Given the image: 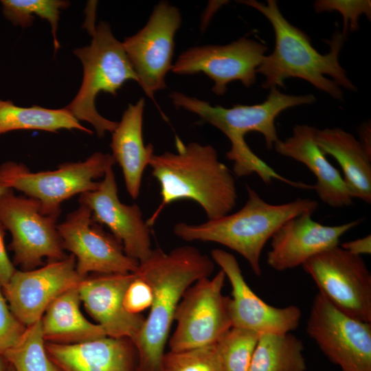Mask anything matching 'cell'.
<instances>
[{"mask_svg": "<svg viewBox=\"0 0 371 371\" xmlns=\"http://www.w3.org/2000/svg\"><path fill=\"white\" fill-rule=\"evenodd\" d=\"M214 262L190 245L166 253L153 249L134 273L145 280L153 292L150 312L132 341L137 352L135 371H163L165 347L177 307L187 289L203 278L210 277Z\"/></svg>", "mask_w": 371, "mask_h": 371, "instance_id": "6da1fadb", "label": "cell"}, {"mask_svg": "<svg viewBox=\"0 0 371 371\" xmlns=\"http://www.w3.org/2000/svg\"><path fill=\"white\" fill-rule=\"evenodd\" d=\"M176 147V153L154 154L149 163L161 199L148 225H153L168 205L181 199L199 203L208 220L231 213L238 199L236 181L216 150L197 142L185 144L178 137Z\"/></svg>", "mask_w": 371, "mask_h": 371, "instance_id": "7a4b0ae2", "label": "cell"}, {"mask_svg": "<svg viewBox=\"0 0 371 371\" xmlns=\"http://www.w3.org/2000/svg\"><path fill=\"white\" fill-rule=\"evenodd\" d=\"M238 2L259 11L273 29L274 49L264 56L257 69V73L265 76L262 88L284 87V80L298 78L337 100L343 98L339 86L350 91L356 89L339 61L346 38L341 32L336 30L331 39L326 41L330 50L322 54L311 45L307 34L284 17L276 1L267 0L266 4L255 0Z\"/></svg>", "mask_w": 371, "mask_h": 371, "instance_id": "3957f363", "label": "cell"}, {"mask_svg": "<svg viewBox=\"0 0 371 371\" xmlns=\"http://www.w3.org/2000/svg\"><path fill=\"white\" fill-rule=\"evenodd\" d=\"M247 199L238 211L200 224L180 222L174 234L183 240L213 242L237 252L260 276V256L266 243L287 221L306 212L314 213L315 200L297 198L281 204L267 203L247 186Z\"/></svg>", "mask_w": 371, "mask_h": 371, "instance_id": "277c9868", "label": "cell"}, {"mask_svg": "<svg viewBox=\"0 0 371 371\" xmlns=\"http://www.w3.org/2000/svg\"><path fill=\"white\" fill-rule=\"evenodd\" d=\"M74 54L83 67L81 86L65 108L79 122L91 124L98 137L112 133L117 122L102 116L96 109L95 100L101 92L116 95L125 82H137V76L128 60L122 42L113 34L104 21L94 27L89 45L77 48Z\"/></svg>", "mask_w": 371, "mask_h": 371, "instance_id": "5b68a950", "label": "cell"}, {"mask_svg": "<svg viewBox=\"0 0 371 371\" xmlns=\"http://www.w3.org/2000/svg\"><path fill=\"white\" fill-rule=\"evenodd\" d=\"M115 164L112 155L101 152L82 161L63 163L49 171L34 172L21 163L8 161L0 165V177L8 188L38 201L45 214L58 218L63 201L97 190L100 181L95 180L103 177Z\"/></svg>", "mask_w": 371, "mask_h": 371, "instance_id": "8992f818", "label": "cell"}, {"mask_svg": "<svg viewBox=\"0 0 371 371\" xmlns=\"http://www.w3.org/2000/svg\"><path fill=\"white\" fill-rule=\"evenodd\" d=\"M170 98L177 108L197 115L221 131L230 143L243 140L247 133L255 131L262 135L269 150L279 139L275 125L278 115L287 109L312 104L316 100L313 94L288 95L277 88L271 89L267 99L260 104H237L230 108L212 106L207 101L176 91L170 93Z\"/></svg>", "mask_w": 371, "mask_h": 371, "instance_id": "52a82bcc", "label": "cell"}, {"mask_svg": "<svg viewBox=\"0 0 371 371\" xmlns=\"http://www.w3.org/2000/svg\"><path fill=\"white\" fill-rule=\"evenodd\" d=\"M226 276L220 270L213 278H203L190 286L175 311L177 322L168 345L183 351L217 344L232 327L229 297L223 294Z\"/></svg>", "mask_w": 371, "mask_h": 371, "instance_id": "ba28073f", "label": "cell"}, {"mask_svg": "<svg viewBox=\"0 0 371 371\" xmlns=\"http://www.w3.org/2000/svg\"><path fill=\"white\" fill-rule=\"evenodd\" d=\"M57 218L45 214L38 201L16 196L10 190L0 196V222L10 231L14 262L24 271L67 257L57 229Z\"/></svg>", "mask_w": 371, "mask_h": 371, "instance_id": "9c48e42d", "label": "cell"}, {"mask_svg": "<svg viewBox=\"0 0 371 371\" xmlns=\"http://www.w3.org/2000/svg\"><path fill=\"white\" fill-rule=\"evenodd\" d=\"M319 293L344 313L371 323V274L361 256L339 245L326 250L302 265Z\"/></svg>", "mask_w": 371, "mask_h": 371, "instance_id": "30bf717a", "label": "cell"}, {"mask_svg": "<svg viewBox=\"0 0 371 371\" xmlns=\"http://www.w3.org/2000/svg\"><path fill=\"white\" fill-rule=\"evenodd\" d=\"M306 330L342 371H371V323L344 313L318 293L312 302Z\"/></svg>", "mask_w": 371, "mask_h": 371, "instance_id": "8fae6325", "label": "cell"}, {"mask_svg": "<svg viewBox=\"0 0 371 371\" xmlns=\"http://www.w3.org/2000/svg\"><path fill=\"white\" fill-rule=\"evenodd\" d=\"M181 24L179 9L160 1L146 24L122 42L137 83L150 98L166 87V76L172 67L175 36Z\"/></svg>", "mask_w": 371, "mask_h": 371, "instance_id": "7c38bea8", "label": "cell"}, {"mask_svg": "<svg viewBox=\"0 0 371 371\" xmlns=\"http://www.w3.org/2000/svg\"><path fill=\"white\" fill-rule=\"evenodd\" d=\"M57 229L63 248L76 258V271L82 278L90 272L134 273L138 268L139 262L128 256L122 244L93 221L91 210L85 204L80 203L65 221L57 224Z\"/></svg>", "mask_w": 371, "mask_h": 371, "instance_id": "4fadbf2b", "label": "cell"}, {"mask_svg": "<svg viewBox=\"0 0 371 371\" xmlns=\"http://www.w3.org/2000/svg\"><path fill=\"white\" fill-rule=\"evenodd\" d=\"M267 51L265 45L246 37L225 45L192 47L179 56L171 70L178 75L203 73L214 83L212 91L222 96L231 82L247 87L255 83Z\"/></svg>", "mask_w": 371, "mask_h": 371, "instance_id": "5bb4252c", "label": "cell"}, {"mask_svg": "<svg viewBox=\"0 0 371 371\" xmlns=\"http://www.w3.org/2000/svg\"><path fill=\"white\" fill-rule=\"evenodd\" d=\"M76 258L70 254L45 266L15 271L2 291L14 315L26 327L40 320L51 302L65 291L77 287L85 278L77 273Z\"/></svg>", "mask_w": 371, "mask_h": 371, "instance_id": "9a60e30c", "label": "cell"}, {"mask_svg": "<svg viewBox=\"0 0 371 371\" xmlns=\"http://www.w3.org/2000/svg\"><path fill=\"white\" fill-rule=\"evenodd\" d=\"M211 258L217 264L232 286L229 311L232 326L255 332L287 333L295 330L302 312L295 305L271 306L262 300L247 283L235 256L222 249L211 251Z\"/></svg>", "mask_w": 371, "mask_h": 371, "instance_id": "2e32d148", "label": "cell"}, {"mask_svg": "<svg viewBox=\"0 0 371 371\" xmlns=\"http://www.w3.org/2000/svg\"><path fill=\"white\" fill-rule=\"evenodd\" d=\"M78 200L90 208L95 222L109 227L128 256L139 263L149 257L153 250L150 226L139 205L120 200L113 168L105 172L97 190L80 194Z\"/></svg>", "mask_w": 371, "mask_h": 371, "instance_id": "e0dca14e", "label": "cell"}, {"mask_svg": "<svg viewBox=\"0 0 371 371\" xmlns=\"http://www.w3.org/2000/svg\"><path fill=\"white\" fill-rule=\"evenodd\" d=\"M306 212L284 223L271 238L267 263L273 270L284 271L302 266L313 256L339 244L346 232L358 225V219L338 225H325Z\"/></svg>", "mask_w": 371, "mask_h": 371, "instance_id": "ac0fdd59", "label": "cell"}, {"mask_svg": "<svg viewBox=\"0 0 371 371\" xmlns=\"http://www.w3.org/2000/svg\"><path fill=\"white\" fill-rule=\"evenodd\" d=\"M135 273L99 274L82 280L78 286L80 301L89 314L100 325L107 337L133 341L145 319L124 307V296Z\"/></svg>", "mask_w": 371, "mask_h": 371, "instance_id": "d6986e66", "label": "cell"}, {"mask_svg": "<svg viewBox=\"0 0 371 371\" xmlns=\"http://www.w3.org/2000/svg\"><path fill=\"white\" fill-rule=\"evenodd\" d=\"M316 128L296 124L292 135L274 144L276 152L304 164L315 176L313 185L319 199L330 207L340 208L352 204V197L339 171L328 160L315 142Z\"/></svg>", "mask_w": 371, "mask_h": 371, "instance_id": "ffe728a7", "label": "cell"}, {"mask_svg": "<svg viewBox=\"0 0 371 371\" xmlns=\"http://www.w3.org/2000/svg\"><path fill=\"white\" fill-rule=\"evenodd\" d=\"M46 352L61 371H135L137 352L126 338L104 337L64 344L47 342Z\"/></svg>", "mask_w": 371, "mask_h": 371, "instance_id": "44dd1931", "label": "cell"}, {"mask_svg": "<svg viewBox=\"0 0 371 371\" xmlns=\"http://www.w3.org/2000/svg\"><path fill=\"white\" fill-rule=\"evenodd\" d=\"M144 98L129 104L111 133L112 156L122 168L127 192L133 199L139 196L144 171L154 155L153 146L144 142Z\"/></svg>", "mask_w": 371, "mask_h": 371, "instance_id": "7402d4cb", "label": "cell"}, {"mask_svg": "<svg viewBox=\"0 0 371 371\" xmlns=\"http://www.w3.org/2000/svg\"><path fill=\"white\" fill-rule=\"evenodd\" d=\"M315 142L339 164L352 197L371 203V153L351 133L340 128L316 129Z\"/></svg>", "mask_w": 371, "mask_h": 371, "instance_id": "603a6c76", "label": "cell"}, {"mask_svg": "<svg viewBox=\"0 0 371 371\" xmlns=\"http://www.w3.org/2000/svg\"><path fill=\"white\" fill-rule=\"evenodd\" d=\"M78 286L59 295L48 306L41 322L45 341L76 344L106 337L103 328L90 322L80 310Z\"/></svg>", "mask_w": 371, "mask_h": 371, "instance_id": "cb8c5ba5", "label": "cell"}, {"mask_svg": "<svg viewBox=\"0 0 371 371\" xmlns=\"http://www.w3.org/2000/svg\"><path fill=\"white\" fill-rule=\"evenodd\" d=\"M61 129H76L92 134L65 107L47 109L34 105L22 107L10 100H0V135L17 130H39L57 133Z\"/></svg>", "mask_w": 371, "mask_h": 371, "instance_id": "d4e9b609", "label": "cell"}, {"mask_svg": "<svg viewBox=\"0 0 371 371\" xmlns=\"http://www.w3.org/2000/svg\"><path fill=\"white\" fill-rule=\"evenodd\" d=\"M304 349L291 333L260 334L247 371H305Z\"/></svg>", "mask_w": 371, "mask_h": 371, "instance_id": "484cf974", "label": "cell"}, {"mask_svg": "<svg viewBox=\"0 0 371 371\" xmlns=\"http://www.w3.org/2000/svg\"><path fill=\"white\" fill-rule=\"evenodd\" d=\"M3 357L15 371H61L46 352L41 319L27 326L19 342Z\"/></svg>", "mask_w": 371, "mask_h": 371, "instance_id": "4316f807", "label": "cell"}, {"mask_svg": "<svg viewBox=\"0 0 371 371\" xmlns=\"http://www.w3.org/2000/svg\"><path fill=\"white\" fill-rule=\"evenodd\" d=\"M4 17L23 28L32 25L34 15L45 19L51 26L55 53L60 48L57 32L60 11L70 5L63 0H1Z\"/></svg>", "mask_w": 371, "mask_h": 371, "instance_id": "83f0119b", "label": "cell"}, {"mask_svg": "<svg viewBox=\"0 0 371 371\" xmlns=\"http://www.w3.org/2000/svg\"><path fill=\"white\" fill-rule=\"evenodd\" d=\"M260 335L232 327L217 343L223 371H247Z\"/></svg>", "mask_w": 371, "mask_h": 371, "instance_id": "f1b7e54d", "label": "cell"}, {"mask_svg": "<svg viewBox=\"0 0 371 371\" xmlns=\"http://www.w3.org/2000/svg\"><path fill=\"white\" fill-rule=\"evenodd\" d=\"M163 371H223L217 344L166 352Z\"/></svg>", "mask_w": 371, "mask_h": 371, "instance_id": "f546056e", "label": "cell"}, {"mask_svg": "<svg viewBox=\"0 0 371 371\" xmlns=\"http://www.w3.org/2000/svg\"><path fill=\"white\" fill-rule=\"evenodd\" d=\"M315 10L318 12L337 11L343 18L342 35L346 38L348 30H359V18L365 14L371 19V1L370 0H318L313 3Z\"/></svg>", "mask_w": 371, "mask_h": 371, "instance_id": "4dcf8cb0", "label": "cell"}, {"mask_svg": "<svg viewBox=\"0 0 371 371\" xmlns=\"http://www.w3.org/2000/svg\"><path fill=\"white\" fill-rule=\"evenodd\" d=\"M25 329L8 306L0 284V355L19 342Z\"/></svg>", "mask_w": 371, "mask_h": 371, "instance_id": "1f68e13d", "label": "cell"}, {"mask_svg": "<svg viewBox=\"0 0 371 371\" xmlns=\"http://www.w3.org/2000/svg\"><path fill=\"white\" fill-rule=\"evenodd\" d=\"M135 276L126 290L123 304L127 312L131 314H140L150 307L153 292L150 285L145 280L136 274Z\"/></svg>", "mask_w": 371, "mask_h": 371, "instance_id": "d6a6232c", "label": "cell"}, {"mask_svg": "<svg viewBox=\"0 0 371 371\" xmlns=\"http://www.w3.org/2000/svg\"><path fill=\"white\" fill-rule=\"evenodd\" d=\"M5 227L0 222V284L5 285L16 271L10 261L4 243Z\"/></svg>", "mask_w": 371, "mask_h": 371, "instance_id": "836d02e7", "label": "cell"}, {"mask_svg": "<svg viewBox=\"0 0 371 371\" xmlns=\"http://www.w3.org/2000/svg\"><path fill=\"white\" fill-rule=\"evenodd\" d=\"M340 247L355 256H361V255L370 254L371 236L369 234L363 238L345 242Z\"/></svg>", "mask_w": 371, "mask_h": 371, "instance_id": "e575fe53", "label": "cell"}, {"mask_svg": "<svg viewBox=\"0 0 371 371\" xmlns=\"http://www.w3.org/2000/svg\"><path fill=\"white\" fill-rule=\"evenodd\" d=\"M359 134L361 137L359 142L365 149L371 153L370 125L363 124L360 128Z\"/></svg>", "mask_w": 371, "mask_h": 371, "instance_id": "d590c367", "label": "cell"}, {"mask_svg": "<svg viewBox=\"0 0 371 371\" xmlns=\"http://www.w3.org/2000/svg\"><path fill=\"white\" fill-rule=\"evenodd\" d=\"M8 366L9 363L3 355H0V371H7Z\"/></svg>", "mask_w": 371, "mask_h": 371, "instance_id": "8d00e7d4", "label": "cell"}, {"mask_svg": "<svg viewBox=\"0 0 371 371\" xmlns=\"http://www.w3.org/2000/svg\"><path fill=\"white\" fill-rule=\"evenodd\" d=\"M11 189L8 188L0 177V196Z\"/></svg>", "mask_w": 371, "mask_h": 371, "instance_id": "74e56055", "label": "cell"}, {"mask_svg": "<svg viewBox=\"0 0 371 371\" xmlns=\"http://www.w3.org/2000/svg\"><path fill=\"white\" fill-rule=\"evenodd\" d=\"M7 371H15L14 368L12 367V365L9 363L8 368Z\"/></svg>", "mask_w": 371, "mask_h": 371, "instance_id": "f35d334b", "label": "cell"}]
</instances>
